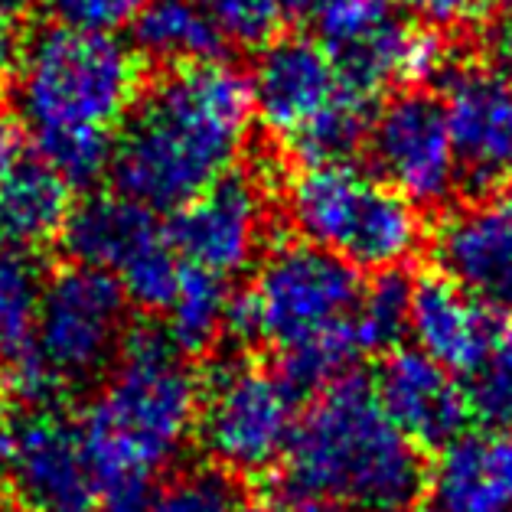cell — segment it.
I'll return each instance as SVG.
<instances>
[{
	"label": "cell",
	"mask_w": 512,
	"mask_h": 512,
	"mask_svg": "<svg viewBox=\"0 0 512 512\" xmlns=\"http://www.w3.org/2000/svg\"><path fill=\"white\" fill-rule=\"evenodd\" d=\"M252 85L226 59L167 66L141 89L111 154L118 193L154 212H173L239 170L252 141Z\"/></svg>",
	"instance_id": "6da1fadb"
},
{
	"label": "cell",
	"mask_w": 512,
	"mask_h": 512,
	"mask_svg": "<svg viewBox=\"0 0 512 512\" xmlns=\"http://www.w3.org/2000/svg\"><path fill=\"white\" fill-rule=\"evenodd\" d=\"M10 89L36 157L72 186H89L111 167L141 95V56L118 33L53 23L23 46Z\"/></svg>",
	"instance_id": "7a4b0ae2"
},
{
	"label": "cell",
	"mask_w": 512,
	"mask_h": 512,
	"mask_svg": "<svg viewBox=\"0 0 512 512\" xmlns=\"http://www.w3.org/2000/svg\"><path fill=\"white\" fill-rule=\"evenodd\" d=\"M98 379L79 424L105 503L131 506L196 437L203 379L164 330L124 336Z\"/></svg>",
	"instance_id": "3957f363"
},
{
	"label": "cell",
	"mask_w": 512,
	"mask_h": 512,
	"mask_svg": "<svg viewBox=\"0 0 512 512\" xmlns=\"http://www.w3.org/2000/svg\"><path fill=\"white\" fill-rule=\"evenodd\" d=\"M362 287L359 268L317 245H271L245 291L232 294L229 333L271 349L301 389H323L369 356L359 333Z\"/></svg>",
	"instance_id": "277c9868"
},
{
	"label": "cell",
	"mask_w": 512,
	"mask_h": 512,
	"mask_svg": "<svg viewBox=\"0 0 512 512\" xmlns=\"http://www.w3.org/2000/svg\"><path fill=\"white\" fill-rule=\"evenodd\" d=\"M421 447L356 376L327 382L284 454L294 496L336 512H405L424 486Z\"/></svg>",
	"instance_id": "5b68a950"
},
{
	"label": "cell",
	"mask_w": 512,
	"mask_h": 512,
	"mask_svg": "<svg viewBox=\"0 0 512 512\" xmlns=\"http://www.w3.org/2000/svg\"><path fill=\"white\" fill-rule=\"evenodd\" d=\"M284 209L304 242L359 271H398L424 242L418 206L349 160L304 164L287 183Z\"/></svg>",
	"instance_id": "8992f818"
},
{
	"label": "cell",
	"mask_w": 512,
	"mask_h": 512,
	"mask_svg": "<svg viewBox=\"0 0 512 512\" xmlns=\"http://www.w3.org/2000/svg\"><path fill=\"white\" fill-rule=\"evenodd\" d=\"M248 85L255 121L304 164L346 160L366 141L372 95L336 69L314 36H278L261 46Z\"/></svg>",
	"instance_id": "52a82bcc"
},
{
	"label": "cell",
	"mask_w": 512,
	"mask_h": 512,
	"mask_svg": "<svg viewBox=\"0 0 512 512\" xmlns=\"http://www.w3.org/2000/svg\"><path fill=\"white\" fill-rule=\"evenodd\" d=\"M301 395L304 389L284 369L255 359L219 362L199 392V447L232 477H261L291 447L304 411Z\"/></svg>",
	"instance_id": "ba28073f"
},
{
	"label": "cell",
	"mask_w": 512,
	"mask_h": 512,
	"mask_svg": "<svg viewBox=\"0 0 512 512\" xmlns=\"http://www.w3.org/2000/svg\"><path fill=\"white\" fill-rule=\"evenodd\" d=\"M310 36L336 69L376 95L389 85H421L447 69L444 36L411 20L402 0H307Z\"/></svg>",
	"instance_id": "9c48e42d"
},
{
	"label": "cell",
	"mask_w": 512,
	"mask_h": 512,
	"mask_svg": "<svg viewBox=\"0 0 512 512\" xmlns=\"http://www.w3.org/2000/svg\"><path fill=\"white\" fill-rule=\"evenodd\" d=\"M62 245L72 261L111 274L128 301L164 314L180 284L183 261L160 226L157 212L124 193H95L72 206L62 229Z\"/></svg>",
	"instance_id": "30bf717a"
},
{
	"label": "cell",
	"mask_w": 512,
	"mask_h": 512,
	"mask_svg": "<svg viewBox=\"0 0 512 512\" xmlns=\"http://www.w3.org/2000/svg\"><path fill=\"white\" fill-rule=\"evenodd\" d=\"M128 304L111 274L79 261L43 281L36 353L62 389L98 379L108 369L128 336Z\"/></svg>",
	"instance_id": "8fae6325"
},
{
	"label": "cell",
	"mask_w": 512,
	"mask_h": 512,
	"mask_svg": "<svg viewBox=\"0 0 512 512\" xmlns=\"http://www.w3.org/2000/svg\"><path fill=\"white\" fill-rule=\"evenodd\" d=\"M372 170L415 206H437L460 186V167L444 105L431 92H398L369 118Z\"/></svg>",
	"instance_id": "7c38bea8"
},
{
	"label": "cell",
	"mask_w": 512,
	"mask_h": 512,
	"mask_svg": "<svg viewBox=\"0 0 512 512\" xmlns=\"http://www.w3.org/2000/svg\"><path fill=\"white\" fill-rule=\"evenodd\" d=\"M7 483L23 512H98L105 503L82 424L53 405L30 408L10 428Z\"/></svg>",
	"instance_id": "4fadbf2b"
},
{
	"label": "cell",
	"mask_w": 512,
	"mask_h": 512,
	"mask_svg": "<svg viewBox=\"0 0 512 512\" xmlns=\"http://www.w3.org/2000/svg\"><path fill=\"white\" fill-rule=\"evenodd\" d=\"M265 232L268 190L255 173L232 170L173 209L170 242L183 265L232 281L258 261Z\"/></svg>",
	"instance_id": "5bb4252c"
},
{
	"label": "cell",
	"mask_w": 512,
	"mask_h": 512,
	"mask_svg": "<svg viewBox=\"0 0 512 512\" xmlns=\"http://www.w3.org/2000/svg\"><path fill=\"white\" fill-rule=\"evenodd\" d=\"M441 105L460 180L480 193L512 183V79L506 72L486 62L447 66Z\"/></svg>",
	"instance_id": "9a60e30c"
},
{
	"label": "cell",
	"mask_w": 512,
	"mask_h": 512,
	"mask_svg": "<svg viewBox=\"0 0 512 512\" xmlns=\"http://www.w3.org/2000/svg\"><path fill=\"white\" fill-rule=\"evenodd\" d=\"M434 258L444 278L512 317V183L447 212L434 232Z\"/></svg>",
	"instance_id": "2e32d148"
},
{
	"label": "cell",
	"mask_w": 512,
	"mask_h": 512,
	"mask_svg": "<svg viewBox=\"0 0 512 512\" xmlns=\"http://www.w3.org/2000/svg\"><path fill=\"white\" fill-rule=\"evenodd\" d=\"M376 395L389 418L402 428L418 447H444L460 431H467L470 405L464 385L451 369L424 356L421 349H389L385 356Z\"/></svg>",
	"instance_id": "e0dca14e"
},
{
	"label": "cell",
	"mask_w": 512,
	"mask_h": 512,
	"mask_svg": "<svg viewBox=\"0 0 512 512\" xmlns=\"http://www.w3.org/2000/svg\"><path fill=\"white\" fill-rule=\"evenodd\" d=\"M499 330V314L444 274L411 284L405 320L411 346L441 362L454 376H467L477 366Z\"/></svg>",
	"instance_id": "ac0fdd59"
},
{
	"label": "cell",
	"mask_w": 512,
	"mask_h": 512,
	"mask_svg": "<svg viewBox=\"0 0 512 512\" xmlns=\"http://www.w3.org/2000/svg\"><path fill=\"white\" fill-rule=\"evenodd\" d=\"M428 512H512V437L503 428L460 431L424 470Z\"/></svg>",
	"instance_id": "d6986e66"
},
{
	"label": "cell",
	"mask_w": 512,
	"mask_h": 512,
	"mask_svg": "<svg viewBox=\"0 0 512 512\" xmlns=\"http://www.w3.org/2000/svg\"><path fill=\"white\" fill-rule=\"evenodd\" d=\"M43 274L23 252H0V382L27 408L53 405L62 392L36 353Z\"/></svg>",
	"instance_id": "ffe728a7"
},
{
	"label": "cell",
	"mask_w": 512,
	"mask_h": 512,
	"mask_svg": "<svg viewBox=\"0 0 512 512\" xmlns=\"http://www.w3.org/2000/svg\"><path fill=\"white\" fill-rule=\"evenodd\" d=\"M72 212V183L43 157L17 154L0 183V242L36 255L62 239Z\"/></svg>",
	"instance_id": "44dd1931"
},
{
	"label": "cell",
	"mask_w": 512,
	"mask_h": 512,
	"mask_svg": "<svg viewBox=\"0 0 512 512\" xmlns=\"http://www.w3.org/2000/svg\"><path fill=\"white\" fill-rule=\"evenodd\" d=\"M128 27L137 56L160 66L216 59L226 49L196 0H144Z\"/></svg>",
	"instance_id": "7402d4cb"
},
{
	"label": "cell",
	"mask_w": 512,
	"mask_h": 512,
	"mask_svg": "<svg viewBox=\"0 0 512 512\" xmlns=\"http://www.w3.org/2000/svg\"><path fill=\"white\" fill-rule=\"evenodd\" d=\"M232 281H222L216 274L196 271L183 265L180 284L173 291L167 310L160 317L167 320V336L183 353H203L222 333L229 330L232 307Z\"/></svg>",
	"instance_id": "603a6c76"
},
{
	"label": "cell",
	"mask_w": 512,
	"mask_h": 512,
	"mask_svg": "<svg viewBox=\"0 0 512 512\" xmlns=\"http://www.w3.org/2000/svg\"><path fill=\"white\" fill-rule=\"evenodd\" d=\"M242 490L229 470L216 464L186 467L151 493L144 512H242Z\"/></svg>",
	"instance_id": "cb8c5ba5"
},
{
	"label": "cell",
	"mask_w": 512,
	"mask_h": 512,
	"mask_svg": "<svg viewBox=\"0 0 512 512\" xmlns=\"http://www.w3.org/2000/svg\"><path fill=\"white\" fill-rule=\"evenodd\" d=\"M226 46L261 49L278 40L291 0H196Z\"/></svg>",
	"instance_id": "d4e9b609"
},
{
	"label": "cell",
	"mask_w": 512,
	"mask_h": 512,
	"mask_svg": "<svg viewBox=\"0 0 512 512\" xmlns=\"http://www.w3.org/2000/svg\"><path fill=\"white\" fill-rule=\"evenodd\" d=\"M467 405L486 428H512V330H499L493 346L467 372Z\"/></svg>",
	"instance_id": "484cf974"
},
{
	"label": "cell",
	"mask_w": 512,
	"mask_h": 512,
	"mask_svg": "<svg viewBox=\"0 0 512 512\" xmlns=\"http://www.w3.org/2000/svg\"><path fill=\"white\" fill-rule=\"evenodd\" d=\"M411 284L398 271H379V278L362 287L359 333L366 353H385L405 333Z\"/></svg>",
	"instance_id": "4316f807"
},
{
	"label": "cell",
	"mask_w": 512,
	"mask_h": 512,
	"mask_svg": "<svg viewBox=\"0 0 512 512\" xmlns=\"http://www.w3.org/2000/svg\"><path fill=\"white\" fill-rule=\"evenodd\" d=\"M56 23L79 30H105L118 33L128 27L144 0H40Z\"/></svg>",
	"instance_id": "83f0119b"
},
{
	"label": "cell",
	"mask_w": 512,
	"mask_h": 512,
	"mask_svg": "<svg viewBox=\"0 0 512 512\" xmlns=\"http://www.w3.org/2000/svg\"><path fill=\"white\" fill-rule=\"evenodd\" d=\"M411 20L434 33H467L493 14L499 0H402Z\"/></svg>",
	"instance_id": "f1b7e54d"
},
{
	"label": "cell",
	"mask_w": 512,
	"mask_h": 512,
	"mask_svg": "<svg viewBox=\"0 0 512 512\" xmlns=\"http://www.w3.org/2000/svg\"><path fill=\"white\" fill-rule=\"evenodd\" d=\"M20 53H23V46L17 40L14 20L0 17V95L14 85L17 66H20Z\"/></svg>",
	"instance_id": "f546056e"
},
{
	"label": "cell",
	"mask_w": 512,
	"mask_h": 512,
	"mask_svg": "<svg viewBox=\"0 0 512 512\" xmlns=\"http://www.w3.org/2000/svg\"><path fill=\"white\" fill-rule=\"evenodd\" d=\"M242 512H336V509L310 503V499L301 496H287V499H261V503L242 506Z\"/></svg>",
	"instance_id": "4dcf8cb0"
},
{
	"label": "cell",
	"mask_w": 512,
	"mask_h": 512,
	"mask_svg": "<svg viewBox=\"0 0 512 512\" xmlns=\"http://www.w3.org/2000/svg\"><path fill=\"white\" fill-rule=\"evenodd\" d=\"M493 46H496V62H499V69H503L506 76L512 79V10L506 14V20L499 23Z\"/></svg>",
	"instance_id": "1f68e13d"
},
{
	"label": "cell",
	"mask_w": 512,
	"mask_h": 512,
	"mask_svg": "<svg viewBox=\"0 0 512 512\" xmlns=\"http://www.w3.org/2000/svg\"><path fill=\"white\" fill-rule=\"evenodd\" d=\"M17 154H20V144H17L14 124L0 118V183H4V173H7V167L17 160Z\"/></svg>",
	"instance_id": "d6a6232c"
},
{
	"label": "cell",
	"mask_w": 512,
	"mask_h": 512,
	"mask_svg": "<svg viewBox=\"0 0 512 512\" xmlns=\"http://www.w3.org/2000/svg\"><path fill=\"white\" fill-rule=\"evenodd\" d=\"M33 4H36V0H0V17L17 20V17L27 14Z\"/></svg>",
	"instance_id": "836d02e7"
},
{
	"label": "cell",
	"mask_w": 512,
	"mask_h": 512,
	"mask_svg": "<svg viewBox=\"0 0 512 512\" xmlns=\"http://www.w3.org/2000/svg\"><path fill=\"white\" fill-rule=\"evenodd\" d=\"M7 460H10V428L0 421V483L7 480Z\"/></svg>",
	"instance_id": "e575fe53"
},
{
	"label": "cell",
	"mask_w": 512,
	"mask_h": 512,
	"mask_svg": "<svg viewBox=\"0 0 512 512\" xmlns=\"http://www.w3.org/2000/svg\"><path fill=\"white\" fill-rule=\"evenodd\" d=\"M115 512H134L131 506H115Z\"/></svg>",
	"instance_id": "d590c367"
},
{
	"label": "cell",
	"mask_w": 512,
	"mask_h": 512,
	"mask_svg": "<svg viewBox=\"0 0 512 512\" xmlns=\"http://www.w3.org/2000/svg\"><path fill=\"white\" fill-rule=\"evenodd\" d=\"M499 4H506V7L512 10V0H499Z\"/></svg>",
	"instance_id": "8d00e7d4"
}]
</instances>
